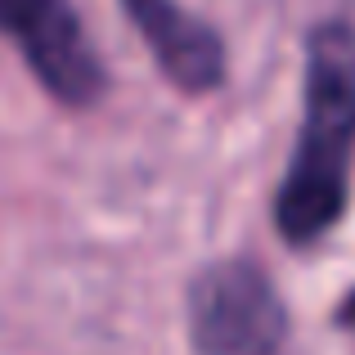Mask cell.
Instances as JSON below:
<instances>
[{
  "label": "cell",
  "instance_id": "3957f363",
  "mask_svg": "<svg viewBox=\"0 0 355 355\" xmlns=\"http://www.w3.org/2000/svg\"><path fill=\"white\" fill-rule=\"evenodd\" d=\"M0 32L59 104L90 108L104 95V63L72 0H0Z\"/></svg>",
  "mask_w": 355,
  "mask_h": 355
},
{
  "label": "cell",
  "instance_id": "7a4b0ae2",
  "mask_svg": "<svg viewBox=\"0 0 355 355\" xmlns=\"http://www.w3.org/2000/svg\"><path fill=\"white\" fill-rule=\"evenodd\" d=\"M193 355H279L288 311L270 275L252 257H225L189 284Z\"/></svg>",
  "mask_w": 355,
  "mask_h": 355
},
{
  "label": "cell",
  "instance_id": "6da1fadb",
  "mask_svg": "<svg viewBox=\"0 0 355 355\" xmlns=\"http://www.w3.org/2000/svg\"><path fill=\"white\" fill-rule=\"evenodd\" d=\"M355 157V63L342 32L311 41L306 68V113L288 175L275 193V225L297 248L329 234L347 211Z\"/></svg>",
  "mask_w": 355,
  "mask_h": 355
},
{
  "label": "cell",
  "instance_id": "5b68a950",
  "mask_svg": "<svg viewBox=\"0 0 355 355\" xmlns=\"http://www.w3.org/2000/svg\"><path fill=\"white\" fill-rule=\"evenodd\" d=\"M342 324H347V329L355 333V293L347 297V302H342Z\"/></svg>",
  "mask_w": 355,
  "mask_h": 355
},
{
  "label": "cell",
  "instance_id": "277c9868",
  "mask_svg": "<svg viewBox=\"0 0 355 355\" xmlns=\"http://www.w3.org/2000/svg\"><path fill=\"white\" fill-rule=\"evenodd\" d=\"M130 23L148 41L157 68L189 95H207L225 81V45L207 23L184 14L175 0H121Z\"/></svg>",
  "mask_w": 355,
  "mask_h": 355
}]
</instances>
